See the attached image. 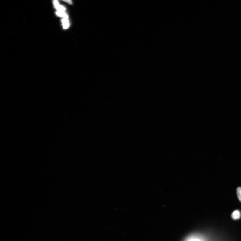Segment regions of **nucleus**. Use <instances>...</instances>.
I'll return each instance as SVG.
<instances>
[{
  "label": "nucleus",
  "instance_id": "1",
  "mask_svg": "<svg viewBox=\"0 0 241 241\" xmlns=\"http://www.w3.org/2000/svg\"><path fill=\"white\" fill-rule=\"evenodd\" d=\"M53 2L55 7L57 11L61 12H65V11L66 10V8L60 5L57 1H54Z\"/></svg>",
  "mask_w": 241,
  "mask_h": 241
},
{
  "label": "nucleus",
  "instance_id": "2",
  "mask_svg": "<svg viewBox=\"0 0 241 241\" xmlns=\"http://www.w3.org/2000/svg\"><path fill=\"white\" fill-rule=\"evenodd\" d=\"M232 218L234 220L239 219L241 217V213L239 210L234 211L231 214Z\"/></svg>",
  "mask_w": 241,
  "mask_h": 241
},
{
  "label": "nucleus",
  "instance_id": "3",
  "mask_svg": "<svg viewBox=\"0 0 241 241\" xmlns=\"http://www.w3.org/2000/svg\"><path fill=\"white\" fill-rule=\"evenodd\" d=\"M62 22L63 23V25L64 29H67L69 27V23L68 18H65V17L63 18L62 20Z\"/></svg>",
  "mask_w": 241,
  "mask_h": 241
},
{
  "label": "nucleus",
  "instance_id": "4",
  "mask_svg": "<svg viewBox=\"0 0 241 241\" xmlns=\"http://www.w3.org/2000/svg\"><path fill=\"white\" fill-rule=\"evenodd\" d=\"M56 14L59 17H63V18H68V16L65 12H61L57 11L56 12Z\"/></svg>",
  "mask_w": 241,
  "mask_h": 241
},
{
  "label": "nucleus",
  "instance_id": "5",
  "mask_svg": "<svg viewBox=\"0 0 241 241\" xmlns=\"http://www.w3.org/2000/svg\"><path fill=\"white\" fill-rule=\"evenodd\" d=\"M237 193L238 199L239 201L241 202V187H239L237 188Z\"/></svg>",
  "mask_w": 241,
  "mask_h": 241
},
{
  "label": "nucleus",
  "instance_id": "6",
  "mask_svg": "<svg viewBox=\"0 0 241 241\" xmlns=\"http://www.w3.org/2000/svg\"><path fill=\"white\" fill-rule=\"evenodd\" d=\"M63 1L68 3L69 4H72V1H69V0H66V1Z\"/></svg>",
  "mask_w": 241,
  "mask_h": 241
},
{
  "label": "nucleus",
  "instance_id": "7",
  "mask_svg": "<svg viewBox=\"0 0 241 241\" xmlns=\"http://www.w3.org/2000/svg\"></svg>",
  "mask_w": 241,
  "mask_h": 241
}]
</instances>
